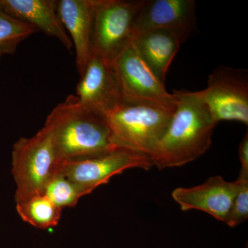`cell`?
Returning a JSON list of instances; mask_svg holds the SVG:
<instances>
[{"mask_svg":"<svg viewBox=\"0 0 248 248\" xmlns=\"http://www.w3.org/2000/svg\"><path fill=\"white\" fill-rule=\"evenodd\" d=\"M239 159L241 161V170L248 171V135H245L239 145Z\"/></svg>","mask_w":248,"mask_h":248,"instance_id":"d6986e66","label":"cell"},{"mask_svg":"<svg viewBox=\"0 0 248 248\" xmlns=\"http://www.w3.org/2000/svg\"><path fill=\"white\" fill-rule=\"evenodd\" d=\"M45 125L51 132L60 164L121 148L104 119L81 107L76 95L68 96L54 108Z\"/></svg>","mask_w":248,"mask_h":248,"instance_id":"7a4b0ae2","label":"cell"},{"mask_svg":"<svg viewBox=\"0 0 248 248\" xmlns=\"http://www.w3.org/2000/svg\"><path fill=\"white\" fill-rule=\"evenodd\" d=\"M153 166L148 155L119 148L89 159L62 163L59 165L58 172L92 192L99 186L108 184L111 178L127 170H147Z\"/></svg>","mask_w":248,"mask_h":248,"instance_id":"ba28073f","label":"cell"},{"mask_svg":"<svg viewBox=\"0 0 248 248\" xmlns=\"http://www.w3.org/2000/svg\"><path fill=\"white\" fill-rule=\"evenodd\" d=\"M37 31L35 28L19 22L0 10V59L13 55L19 44Z\"/></svg>","mask_w":248,"mask_h":248,"instance_id":"e0dca14e","label":"cell"},{"mask_svg":"<svg viewBox=\"0 0 248 248\" xmlns=\"http://www.w3.org/2000/svg\"><path fill=\"white\" fill-rule=\"evenodd\" d=\"M174 110L122 103L104 116L116 144L151 157Z\"/></svg>","mask_w":248,"mask_h":248,"instance_id":"277c9868","label":"cell"},{"mask_svg":"<svg viewBox=\"0 0 248 248\" xmlns=\"http://www.w3.org/2000/svg\"><path fill=\"white\" fill-rule=\"evenodd\" d=\"M237 190V184L227 182L221 176L209 178L203 184L192 187H178L172 191L173 200L183 211L197 210L226 221Z\"/></svg>","mask_w":248,"mask_h":248,"instance_id":"8fae6325","label":"cell"},{"mask_svg":"<svg viewBox=\"0 0 248 248\" xmlns=\"http://www.w3.org/2000/svg\"><path fill=\"white\" fill-rule=\"evenodd\" d=\"M60 165L52 136L44 125L31 138L15 142L11 152V174L16 184V203L42 195Z\"/></svg>","mask_w":248,"mask_h":248,"instance_id":"3957f363","label":"cell"},{"mask_svg":"<svg viewBox=\"0 0 248 248\" xmlns=\"http://www.w3.org/2000/svg\"><path fill=\"white\" fill-rule=\"evenodd\" d=\"M122 102L174 110L175 97L168 92L142 59L133 40L111 62Z\"/></svg>","mask_w":248,"mask_h":248,"instance_id":"5b68a950","label":"cell"},{"mask_svg":"<svg viewBox=\"0 0 248 248\" xmlns=\"http://www.w3.org/2000/svg\"><path fill=\"white\" fill-rule=\"evenodd\" d=\"M236 182L237 190L224 222L231 228L244 223L248 218V171L241 170Z\"/></svg>","mask_w":248,"mask_h":248,"instance_id":"ac0fdd59","label":"cell"},{"mask_svg":"<svg viewBox=\"0 0 248 248\" xmlns=\"http://www.w3.org/2000/svg\"><path fill=\"white\" fill-rule=\"evenodd\" d=\"M133 42L142 59L158 79L164 83L180 42L169 31L153 29L134 37Z\"/></svg>","mask_w":248,"mask_h":248,"instance_id":"5bb4252c","label":"cell"},{"mask_svg":"<svg viewBox=\"0 0 248 248\" xmlns=\"http://www.w3.org/2000/svg\"><path fill=\"white\" fill-rule=\"evenodd\" d=\"M58 13L76 50L77 69L81 76L93 55L92 0H60Z\"/></svg>","mask_w":248,"mask_h":248,"instance_id":"4fadbf2b","label":"cell"},{"mask_svg":"<svg viewBox=\"0 0 248 248\" xmlns=\"http://www.w3.org/2000/svg\"><path fill=\"white\" fill-rule=\"evenodd\" d=\"M76 97L81 107L102 117L123 103L111 62L93 55L80 76Z\"/></svg>","mask_w":248,"mask_h":248,"instance_id":"30bf717a","label":"cell"},{"mask_svg":"<svg viewBox=\"0 0 248 248\" xmlns=\"http://www.w3.org/2000/svg\"><path fill=\"white\" fill-rule=\"evenodd\" d=\"M91 193L83 186L58 172L50 178L43 192L44 195L62 210L74 208L81 197Z\"/></svg>","mask_w":248,"mask_h":248,"instance_id":"2e32d148","label":"cell"},{"mask_svg":"<svg viewBox=\"0 0 248 248\" xmlns=\"http://www.w3.org/2000/svg\"><path fill=\"white\" fill-rule=\"evenodd\" d=\"M93 53L109 62L133 40L134 22L144 0H92Z\"/></svg>","mask_w":248,"mask_h":248,"instance_id":"8992f818","label":"cell"},{"mask_svg":"<svg viewBox=\"0 0 248 248\" xmlns=\"http://www.w3.org/2000/svg\"></svg>","mask_w":248,"mask_h":248,"instance_id":"ffe728a7","label":"cell"},{"mask_svg":"<svg viewBox=\"0 0 248 248\" xmlns=\"http://www.w3.org/2000/svg\"><path fill=\"white\" fill-rule=\"evenodd\" d=\"M164 29L184 43L197 31L195 0H144L134 22V37Z\"/></svg>","mask_w":248,"mask_h":248,"instance_id":"9c48e42d","label":"cell"},{"mask_svg":"<svg viewBox=\"0 0 248 248\" xmlns=\"http://www.w3.org/2000/svg\"><path fill=\"white\" fill-rule=\"evenodd\" d=\"M213 120L248 124V79L245 70L221 66L210 75L206 89L197 91Z\"/></svg>","mask_w":248,"mask_h":248,"instance_id":"52a82bcc","label":"cell"},{"mask_svg":"<svg viewBox=\"0 0 248 248\" xmlns=\"http://www.w3.org/2000/svg\"><path fill=\"white\" fill-rule=\"evenodd\" d=\"M175 108L169 126L151 159L162 170L179 167L198 159L211 146L217 125L197 91H173Z\"/></svg>","mask_w":248,"mask_h":248,"instance_id":"6da1fadb","label":"cell"},{"mask_svg":"<svg viewBox=\"0 0 248 248\" xmlns=\"http://www.w3.org/2000/svg\"><path fill=\"white\" fill-rule=\"evenodd\" d=\"M0 10L19 22L60 41L68 50L73 43L63 27L56 0H0Z\"/></svg>","mask_w":248,"mask_h":248,"instance_id":"7c38bea8","label":"cell"},{"mask_svg":"<svg viewBox=\"0 0 248 248\" xmlns=\"http://www.w3.org/2000/svg\"><path fill=\"white\" fill-rule=\"evenodd\" d=\"M16 210L23 221L38 229L45 230L58 226L63 210L42 194L16 203Z\"/></svg>","mask_w":248,"mask_h":248,"instance_id":"9a60e30c","label":"cell"}]
</instances>
